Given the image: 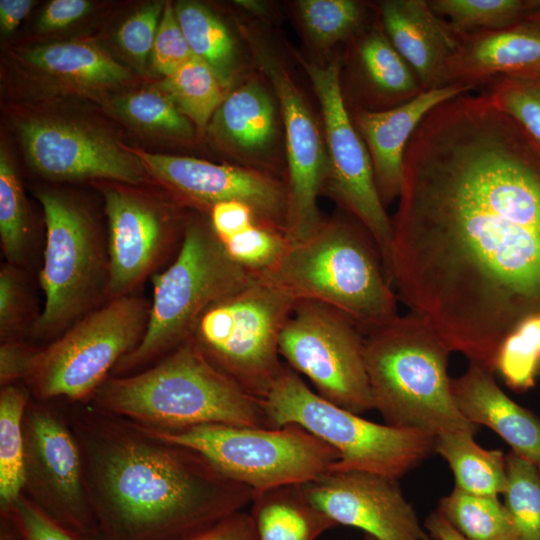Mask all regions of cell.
Instances as JSON below:
<instances>
[{
  "mask_svg": "<svg viewBox=\"0 0 540 540\" xmlns=\"http://www.w3.org/2000/svg\"><path fill=\"white\" fill-rule=\"evenodd\" d=\"M392 280L451 351L495 373L540 328V147L488 94L430 111L404 155Z\"/></svg>",
  "mask_w": 540,
  "mask_h": 540,
  "instance_id": "1",
  "label": "cell"
},
{
  "mask_svg": "<svg viewBox=\"0 0 540 540\" xmlns=\"http://www.w3.org/2000/svg\"><path fill=\"white\" fill-rule=\"evenodd\" d=\"M67 404L99 540H189L251 504L255 492L199 452L88 402Z\"/></svg>",
  "mask_w": 540,
  "mask_h": 540,
  "instance_id": "2",
  "label": "cell"
},
{
  "mask_svg": "<svg viewBox=\"0 0 540 540\" xmlns=\"http://www.w3.org/2000/svg\"><path fill=\"white\" fill-rule=\"evenodd\" d=\"M86 402L157 430L270 428L262 401L216 367L191 337L141 371L110 376Z\"/></svg>",
  "mask_w": 540,
  "mask_h": 540,
  "instance_id": "3",
  "label": "cell"
},
{
  "mask_svg": "<svg viewBox=\"0 0 540 540\" xmlns=\"http://www.w3.org/2000/svg\"><path fill=\"white\" fill-rule=\"evenodd\" d=\"M296 302L329 305L348 316L362 335L398 316L380 252L359 224L324 220L310 236L289 242L279 260L257 273Z\"/></svg>",
  "mask_w": 540,
  "mask_h": 540,
  "instance_id": "4",
  "label": "cell"
},
{
  "mask_svg": "<svg viewBox=\"0 0 540 540\" xmlns=\"http://www.w3.org/2000/svg\"><path fill=\"white\" fill-rule=\"evenodd\" d=\"M374 409L385 423L434 436L476 433L458 410L448 360L452 352L422 316L409 312L363 335Z\"/></svg>",
  "mask_w": 540,
  "mask_h": 540,
  "instance_id": "5",
  "label": "cell"
},
{
  "mask_svg": "<svg viewBox=\"0 0 540 540\" xmlns=\"http://www.w3.org/2000/svg\"><path fill=\"white\" fill-rule=\"evenodd\" d=\"M253 275L227 254L209 222L188 221L174 261L153 275L146 332L111 376L136 373L156 363L191 336L209 306L243 288Z\"/></svg>",
  "mask_w": 540,
  "mask_h": 540,
  "instance_id": "6",
  "label": "cell"
},
{
  "mask_svg": "<svg viewBox=\"0 0 540 540\" xmlns=\"http://www.w3.org/2000/svg\"><path fill=\"white\" fill-rule=\"evenodd\" d=\"M270 428L298 425L339 453L331 471H367L399 479L435 453V436L369 421L311 390L285 365L261 400Z\"/></svg>",
  "mask_w": 540,
  "mask_h": 540,
  "instance_id": "7",
  "label": "cell"
},
{
  "mask_svg": "<svg viewBox=\"0 0 540 540\" xmlns=\"http://www.w3.org/2000/svg\"><path fill=\"white\" fill-rule=\"evenodd\" d=\"M36 197L46 224L39 274L45 299L30 335L52 342L107 301L109 253L107 238L84 206L52 190H39Z\"/></svg>",
  "mask_w": 540,
  "mask_h": 540,
  "instance_id": "8",
  "label": "cell"
},
{
  "mask_svg": "<svg viewBox=\"0 0 540 540\" xmlns=\"http://www.w3.org/2000/svg\"><path fill=\"white\" fill-rule=\"evenodd\" d=\"M150 302L134 294L106 301L45 347L23 381L33 399L86 402L141 342Z\"/></svg>",
  "mask_w": 540,
  "mask_h": 540,
  "instance_id": "9",
  "label": "cell"
},
{
  "mask_svg": "<svg viewBox=\"0 0 540 540\" xmlns=\"http://www.w3.org/2000/svg\"><path fill=\"white\" fill-rule=\"evenodd\" d=\"M296 303L254 274L243 288L209 306L190 337L216 367L262 400L285 366L279 338Z\"/></svg>",
  "mask_w": 540,
  "mask_h": 540,
  "instance_id": "10",
  "label": "cell"
},
{
  "mask_svg": "<svg viewBox=\"0 0 540 540\" xmlns=\"http://www.w3.org/2000/svg\"><path fill=\"white\" fill-rule=\"evenodd\" d=\"M145 428L161 439L199 452L255 493L313 481L331 472L339 460L336 449L294 424L280 428L222 424L181 430Z\"/></svg>",
  "mask_w": 540,
  "mask_h": 540,
  "instance_id": "11",
  "label": "cell"
},
{
  "mask_svg": "<svg viewBox=\"0 0 540 540\" xmlns=\"http://www.w3.org/2000/svg\"><path fill=\"white\" fill-rule=\"evenodd\" d=\"M363 339L341 311L304 300L295 304L281 331L279 353L319 396L361 415L374 409Z\"/></svg>",
  "mask_w": 540,
  "mask_h": 540,
  "instance_id": "12",
  "label": "cell"
},
{
  "mask_svg": "<svg viewBox=\"0 0 540 540\" xmlns=\"http://www.w3.org/2000/svg\"><path fill=\"white\" fill-rule=\"evenodd\" d=\"M22 493L53 521L99 540L88 498L83 458L65 410L31 397L23 417Z\"/></svg>",
  "mask_w": 540,
  "mask_h": 540,
  "instance_id": "13",
  "label": "cell"
},
{
  "mask_svg": "<svg viewBox=\"0 0 540 540\" xmlns=\"http://www.w3.org/2000/svg\"><path fill=\"white\" fill-rule=\"evenodd\" d=\"M319 100L326 134L328 172L323 190L346 209L375 242L392 280L393 224L379 195L368 149L343 98L341 61L304 63Z\"/></svg>",
  "mask_w": 540,
  "mask_h": 540,
  "instance_id": "14",
  "label": "cell"
},
{
  "mask_svg": "<svg viewBox=\"0 0 540 540\" xmlns=\"http://www.w3.org/2000/svg\"><path fill=\"white\" fill-rule=\"evenodd\" d=\"M252 47L259 68L275 91L284 120L288 161L285 233L290 242L300 241L324 221L317 199L327 177V151L316 121L288 72L265 47L257 43Z\"/></svg>",
  "mask_w": 540,
  "mask_h": 540,
  "instance_id": "15",
  "label": "cell"
},
{
  "mask_svg": "<svg viewBox=\"0 0 540 540\" xmlns=\"http://www.w3.org/2000/svg\"><path fill=\"white\" fill-rule=\"evenodd\" d=\"M31 167L54 180L104 179L139 185L146 170L130 149L91 127L63 119L34 118L18 124Z\"/></svg>",
  "mask_w": 540,
  "mask_h": 540,
  "instance_id": "16",
  "label": "cell"
},
{
  "mask_svg": "<svg viewBox=\"0 0 540 540\" xmlns=\"http://www.w3.org/2000/svg\"><path fill=\"white\" fill-rule=\"evenodd\" d=\"M130 151L147 173L182 198L209 209L221 202L239 201L250 206L262 223L285 232L286 184L272 176L193 157Z\"/></svg>",
  "mask_w": 540,
  "mask_h": 540,
  "instance_id": "17",
  "label": "cell"
},
{
  "mask_svg": "<svg viewBox=\"0 0 540 540\" xmlns=\"http://www.w3.org/2000/svg\"><path fill=\"white\" fill-rule=\"evenodd\" d=\"M107 216V301L132 294L176 245L173 218L145 195L108 184L102 188Z\"/></svg>",
  "mask_w": 540,
  "mask_h": 540,
  "instance_id": "18",
  "label": "cell"
},
{
  "mask_svg": "<svg viewBox=\"0 0 540 540\" xmlns=\"http://www.w3.org/2000/svg\"><path fill=\"white\" fill-rule=\"evenodd\" d=\"M312 503L336 525L378 540H429L398 479L367 471H331L303 483Z\"/></svg>",
  "mask_w": 540,
  "mask_h": 540,
  "instance_id": "19",
  "label": "cell"
},
{
  "mask_svg": "<svg viewBox=\"0 0 540 540\" xmlns=\"http://www.w3.org/2000/svg\"><path fill=\"white\" fill-rule=\"evenodd\" d=\"M472 89L448 85L424 90L392 108L356 112L353 123L368 149L376 186L385 206L400 196L405 151L419 124L438 105Z\"/></svg>",
  "mask_w": 540,
  "mask_h": 540,
  "instance_id": "20",
  "label": "cell"
},
{
  "mask_svg": "<svg viewBox=\"0 0 540 540\" xmlns=\"http://www.w3.org/2000/svg\"><path fill=\"white\" fill-rule=\"evenodd\" d=\"M540 70V27L522 22L497 30L459 34L444 86L474 88L498 77H525Z\"/></svg>",
  "mask_w": 540,
  "mask_h": 540,
  "instance_id": "21",
  "label": "cell"
},
{
  "mask_svg": "<svg viewBox=\"0 0 540 540\" xmlns=\"http://www.w3.org/2000/svg\"><path fill=\"white\" fill-rule=\"evenodd\" d=\"M379 15L383 31L423 89L443 87L459 34L433 12L426 0L382 1Z\"/></svg>",
  "mask_w": 540,
  "mask_h": 540,
  "instance_id": "22",
  "label": "cell"
},
{
  "mask_svg": "<svg viewBox=\"0 0 540 540\" xmlns=\"http://www.w3.org/2000/svg\"><path fill=\"white\" fill-rule=\"evenodd\" d=\"M451 390L468 421L490 428L511 451L540 465V419L500 388L493 371L469 363L461 376L451 378Z\"/></svg>",
  "mask_w": 540,
  "mask_h": 540,
  "instance_id": "23",
  "label": "cell"
},
{
  "mask_svg": "<svg viewBox=\"0 0 540 540\" xmlns=\"http://www.w3.org/2000/svg\"><path fill=\"white\" fill-rule=\"evenodd\" d=\"M22 59L48 79L77 88H101L122 83L130 73L96 44L83 40L37 45L23 52Z\"/></svg>",
  "mask_w": 540,
  "mask_h": 540,
  "instance_id": "24",
  "label": "cell"
},
{
  "mask_svg": "<svg viewBox=\"0 0 540 540\" xmlns=\"http://www.w3.org/2000/svg\"><path fill=\"white\" fill-rule=\"evenodd\" d=\"M210 122L211 133L220 143L243 154L265 150L276 134L272 98L254 80L227 95Z\"/></svg>",
  "mask_w": 540,
  "mask_h": 540,
  "instance_id": "25",
  "label": "cell"
},
{
  "mask_svg": "<svg viewBox=\"0 0 540 540\" xmlns=\"http://www.w3.org/2000/svg\"><path fill=\"white\" fill-rule=\"evenodd\" d=\"M249 514L258 540H316L337 526L312 503L303 484L254 493Z\"/></svg>",
  "mask_w": 540,
  "mask_h": 540,
  "instance_id": "26",
  "label": "cell"
},
{
  "mask_svg": "<svg viewBox=\"0 0 540 540\" xmlns=\"http://www.w3.org/2000/svg\"><path fill=\"white\" fill-rule=\"evenodd\" d=\"M435 453L446 460L455 487L465 492L497 496L507 486L506 455L487 450L474 441V433L451 432L435 436Z\"/></svg>",
  "mask_w": 540,
  "mask_h": 540,
  "instance_id": "27",
  "label": "cell"
},
{
  "mask_svg": "<svg viewBox=\"0 0 540 540\" xmlns=\"http://www.w3.org/2000/svg\"><path fill=\"white\" fill-rule=\"evenodd\" d=\"M357 56L364 80L380 98L395 107L424 91L415 72L375 27L358 43Z\"/></svg>",
  "mask_w": 540,
  "mask_h": 540,
  "instance_id": "28",
  "label": "cell"
},
{
  "mask_svg": "<svg viewBox=\"0 0 540 540\" xmlns=\"http://www.w3.org/2000/svg\"><path fill=\"white\" fill-rule=\"evenodd\" d=\"M174 10L193 54L227 87L238 69L235 43L227 27L210 9L197 2H178Z\"/></svg>",
  "mask_w": 540,
  "mask_h": 540,
  "instance_id": "29",
  "label": "cell"
},
{
  "mask_svg": "<svg viewBox=\"0 0 540 540\" xmlns=\"http://www.w3.org/2000/svg\"><path fill=\"white\" fill-rule=\"evenodd\" d=\"M31 399L23 382L0 390V513L21 494L24 478L23 417Z\"/></svg>",
  "mask_w": 540,
  "mask_h": 540,
  "instance_id": "30",
  "label": "cell"
},
{
  "mask_svg": "<svg viewBox=\"0 0 540 540\" xmlns=\"http://www.w3.org/2000/svg\"><path fill=\"white\" fill-rule=\"evenodd\" d=\"M436 512L467 540H516L510 516L497 496L454 487L441 498Z\"/></svg>",
  "mask_w": 540,
  "mask_h": 540,
  "instance_id": "31",
  "label": "cell"
},
{
  "mask_svg": "<svg viewBox=\"0 0 540 540\" xmlns=\"http://www.w3.org/2000/svg\"><path fill=\"white\" fill-rule=\"evenodd\" d=\"M161 90L199 129H204L227 95L213 70L193 56L159 84Z\"/></svg>",
  "mask_w": 540,
  "mask_h": 540,
  "instance_id": "32",
  "label": "cell"
},
{
  "mask_svg": "<svg viewBox=\"0 0 540 540\" xmlns=\"http://www.w3.org/2000/svg\"><path fill=\"white\" fill-rule=\"evenodd\" d=\"M431 9L448 18L458 34L517 25L540 8V0H431Z\"/></svg>",
  "mask_w": 540,
  "mask_h": 540,
  "instance_id": "33",
  "label": "cell"
},
{
  "mask_svg": "<svg viewBox=\"0 0 540 540\" xmlns=\"http://www.w3.org/2000/svg\"><path fill=\"white\" fill-rule=\"evenodd\" d=\"M504 506L516 540H540V471L533 462L510 451L506 455Z\"/></svg>",
  "mask_w": 540,
  "mask_h": 540,
  "instance_id": "34",
  "label": "cell"
},
{
  "mask_svg": "<svg viewBox=\"0 0 540 540\" xmlns=\"http://www.w3.org/2000/svg\"><path fill=\"white\" fill-rule=\"evenodd\" d=\"M30 223L24 192L6 151H0V239L8 263L22 267L30 248Z\"/></svg>",
  "mask_w": 540,
  "mask_h": 540,
  "instance_id": "35",
  "label": "cell"
},
{
  "mask_svg": "<svg viewBox=\"0 0 540 540\" xmlns=\"http://www.w3.org/2000/svg\"><path fill=\"white\" fill-rule=\"evenodd\" d=\"M302 23L313 42L329 48L358 30L362 5L353 0H301L297 2Z\"/></svg>",
  "mask_w": 540,
  "mask_h": 540,
  "instance_id": "36",
  "label": "cell"
},
{
  "mask_svg": "<svg viewBox=\"0 0 540 540\" xmlns=\"http://www.w3.org/2000/svg\"><path fill=\"white\" fill-rule=\"evenodd\" d=\"M116 107L125 119L141 129L179 138L193 134L190 122L164 93H133L119 99Z\"/></svg>",
  "mask_w": 540,
  "mask_h": 540,
  "instance_id": "37",
  "label": "cell"
},
{
  "mask_svg": "<svg viewBox=\"0 0 540 540\" xmlns=\"http://www.w3.org/2000/svg\"><path fill=\"white\" fill-rule=\"evenodd\" d=\"M289 242L284 231L258 221L221 243L237 264L257 274L271 268Z\"/></svg>",
  "mask_w": 540,
  "mask_h": 540,
  "instance_id": "38",
  "label": "cell"
},
{
  "mask_svg": "<svg viewBox=\"0 0 540 540\" xmlns=\"http://www.w3.org/2000/svg\"><path fill=\"white\" fill-rule=\"evenodd\" d=\"M485 92L540 147V86L528 78L498 77Z\"/></svg>",
  "mask_w": 540,
  "mask_h": 540,
  "instance_id": "39",
  "label": "cell"
},
{
  "mask_svg": "<svg viewBox=\"0 0 540 540\" xmlns=\"http://www.w3.org/2000/svg\"><path fill=\"white\" fill-rule=\"evenodd\" d=\"M28 286L21 267L8 262L0 269V340L1 342L23 340L30 333Z\"/></svg>",
  "mask_w": 540,
  "mask_h": 540,
  "instance_id": "40",
  "label": "cell"
},
{
  "mask_svg": "<svg viewBox=\"0 0 540 540\" xmlns=\"http://www.w3.org/2000/svg\"><path fill=\"white\" fill-rule=\"evenodd\" d=\"M194 56L170 3L164 5L151 51L154 69L165 77Z\"/></svg>",
  "mask_w": 540,
  "mask_h": 540,
  "instance_id": "41",
  "label": "cell"
},
{
  "mask_svg": "<svg viewBox=\"0 0 540 540\" xmlns=\"http://www.w3.org/2000/svg\"><path fill=\"white\" fill-rule=\"evenodd\" d=\"M163 9L162 2L149 3L130 15L117 31L119 46L138 65H144L151 54Z\"/></svg>",
  "mask_w": 540,
  "mask_h": 540,
  "instance_id": "42",
  "label": "cell"
},
{
  "mask_svg": "<svg viewBox=\"0 0 540 540\" xmlns=\"http://www.w3.org/2000/svg\"><path fill=\"white\" fill-rule=\"evenodd\" d=\"M10 512L24 540H95L75 534L62 527L22 492L13 502Z\"/></svg>",
  "mask_w": 540,
  "mask_h": 540,
  "instance_id": "43",
  "label": "cell"
},
{
  "mask_svg": "<svg viewBox=\"0 0 540 540\" xmlns=\"http://www.w3.org/2000/svg\"><path fill=\"white\" fill-rule=\"evenodd\" d=\"M258 221L261 222L253 209L239 201L221 202L210 209L209 223L221 242L243 232Z\"/></svg>",
  "mask_w": 540,
  "mask_h": 540,
  "instance_id": "44",
  "label": "cell"
},
{
  "mask_svg": "<svg viewBox=\"0 0 540 540\" xmlns=\"http://www.w3.org/2000/svg\"><path fill=\"white\" fill-rule=\"evenodd\" d=\"M41 347L24 340L1 342L0 385L1 387L24 381L33 359Z\"/></svg>",
  "mask_w": 540,
  "mask_h": 540,
  "instance_id": "45",
  "label": "cell"
},
{
  "mask_svg": "<svg viewBox=\"0 0 540 540\" xmlns=\"http://www.w3.org/2000/svg\"><path fill=\"white\" fill-rule=\"evenodd\" d=\"M91 3L86 0H53L43 9L37 23L39 30L48 32L71 25L86 15Z\"/></svg>",
  "mask_w": 540,
  "mask_h": 540,
  "instance_id": "46",
  "label": "cell"
},
{
  "mask_svg": "<svg viewBox=\"0 0 540 540\" xmlns=\"http://www.w3.org/2000/svg\"><path fill=\"white\" fill-rule=\"evenodd\" d=\"M189 540H258L249 513L236 512Z\"/></svg>",
  "mask_w": 540,
  "mask_h": 540,
  "instance_id": "47",
  "label": "cell"
},
{
  "mask_svg": "<svg viewBox=\"0 0 540 540\" xmlns=\"http://www.w3.org/2000/svg\"><path fill=\"white\" fill-rule=\"evenodd\" d=\"M33 5L34 1L31 0H1L0 28L2 34L7 35L14 32Z\"/></svg>",
  "mask_w": 540,
  "mask_h": 540,
  "instance_id": "48",
  "label": "cell"
},
{
  "mask_svg": "<svg viewBox=\"0 0 540 540\" xmlns=\"http://www.w3.org/2000/svg\"><path fill=\"white\" fill-rule=\"evenodd\" d=\"M424 528L433 540H467L436 511L426 518Z\"/></svg>",
  "mask_w": 540,
  "mask_h": 540,
  "instance_id": "49",
  "label": "cell"
},
{
  "mask_svg": "<svg viewBox=\"0 0 540 540\" xmlns=\"http://www.w3.org/2000/svg\"><path fill=\"white\" fill-rule=\"evenodd\" d=\"M0 540H24L10 512L0 513Z\"/></svg>",
  "mask_w": 540,
  "mask_h": 540,
  "instance_id": "50",
  "label": "cell"
},
{
  "mask_svg": "<svg viewBox=\"0 0 540 540\" xmlns=\"http://www.w3.org/2000/svg\"><path fill=\"white\" fill-rule=\"evenodd\" d=\"M525 21L540 27V8L532 12Z\"/></svg>",
  "mask_w": 540,
  "mask_h": 540,
  "instance_id": "51",
  "label": "cell"
},
{
  "mask_svg": "<svg viewBox=\"0 0 540 540\" xmlns=\"http://www.w3.org/2000/svg\"><path fill=\"white\" fill-rule=\"evenodd\" d=\"M523 78H528L540 86V70Z\"/></svg>",
  "mask_w": 540,
  "mask_h": 540,
  "instance_id": "52",
  "label": "cell"
},
{
  "mask_svg": "<svg viewBox=\"0 0 540 540\" xmlns=\"http://www.w3.org/2000/svg\"><path fill=\"white\" fill-rule=\"evenodd\" d=\"M363 540H378V539L369 534H365Z\"/></svg>",
  "mask_w": 540,
  "mask_h": 540,
  "instance_id": "53",
  "label": "cell"
},
{
  "mask_svg": "<svg viewBox=\"0 0 540 540\" xmlns=\"http://www.w3.org/2000/svg\"><path fill=\"white\" fill-rule=\"evenodd\" d=\"M538 469H539V471H540V465H538Z\"/></svg>",
  "mask_w": 540,
  "mask_h": 540,
  "instance_id": "54",
  "label": "cell"
}]
</instances>
